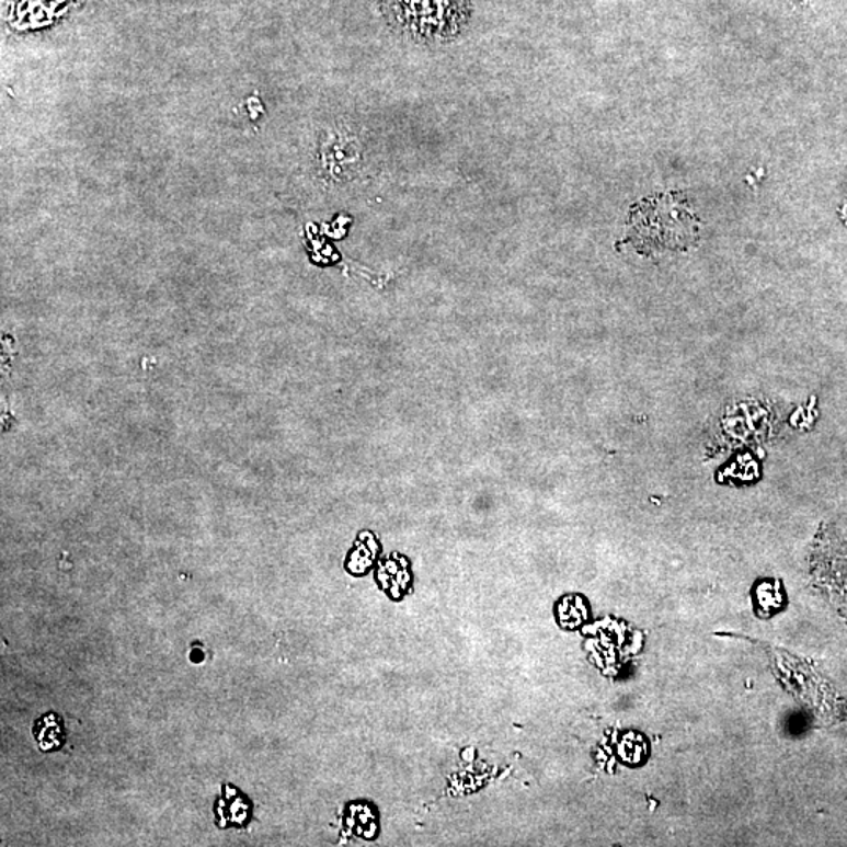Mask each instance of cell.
<instances>
[{"label":"cell","instance_id":"2","mask_svg":"<svg viewBox=\"0 0 847 847\" xmlns=\"http://www.w3.org/2000/svg\"><path fill=\"white\" fill-rule=\"evenodd\" d=\"M631 231L641 249L685 250L697 238L696 218L672 196L650 199L636 206Z\"/></svg>","mask_w":847,"mask_h":847},{"label":"cell","instance_id":"1","mask_svg":"<svg viewBox=\"0 0 847 847\" xmlns=\"http://www.w3.org/2000/svg\"><path fill=\"white\" fill-rule=\"evenodd\" d=\"M385 20L417 42H449L471 18L470 0H381Z\"/></svg>","mask_w":847,"mask_h":847}]
</instances>
